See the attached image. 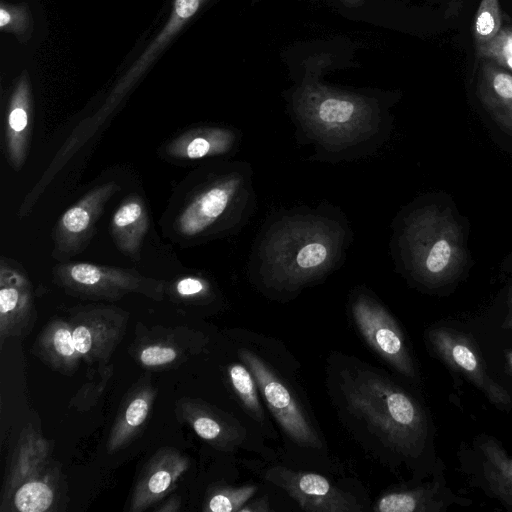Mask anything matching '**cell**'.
Returning a JSON list of instances; mask_svg holds the SVG:
<instances>
[{"mask_svg":"<svg viewBox=\"0 0 512 512\" xmlns=\"http://www.w3.org/2000/svg\"><path fill=\"white\" fill-rule=\"evenodd\" d=\"M506 359L512 371V350L506 352Z\"/></svg>","mask_w":512,"mask_h":512,"instance_id":"obj_37","label":"cell"},{"mask_svg":"<svg viewBox=\"0 0 512 512\" xmlns=\"http://www.w3.org/2000/svg\"><path fill=\"white\" fill-rule=\"evenodd\" d=\"M476 93L497 125L512 136V74L485 60L479 71Z\"/></svg>","mask_w":512,"mask_h":512,"instance_id":"obj_20","label":"cell"},{"mask_svg":"<svg viewBox=\"0 0 512 512\" xmlns=\"http://www.w3.org/2000/svg\"><path fill=\"white\" fill-rule=\"evenodd\" d=\"M352 315L370 347L398 372L413 378L412 358L402 331L390 313L376 300L362 294L352 303Z\"/></svg>","mask_w":512,"mask_h":512,"instance_id":"obj_11","label":"cell"},{"mask_svg":"<svg viewBox=\"0 0 512 512\" xmlns=\"http://www.w3.org/2000/svg\"><path fill=\"white\" fill-rule=\"evenodd\" d=\"M31 133L26 88L21 85L14 95L7 115L6 150L15 170L25 161Z\"/></svg>","mask_w":512,"mask_h":512,"instance_id":"obj_23","label":"cell"},{"mask_svg":"<svg viewBox=\"0 0 512 512\" xmlns=\"http://www.w3.org/2000/svg\"><path fill=\"white\" fill-rule=\"evenodd\" d=\"M266 478L285 490L305 511L358 512L362 510L352 495L334 486L319 474L276 466L266 472Z\"/></svg>","mask_w":512,"mask_h":512,"instance_id":"obj_13","label":"cell"},{"mask_svg":"<svg viewBox=\"0 0 512 512\" xmlns=\"http://www.w3.org/2000/svg\"><path fill=\"white\" fill-rule=\"evenodd\" d=\"M271 511L269 503L265 498H258L246 503L239 512H267Z\"/></svg>","mask_w":512,"mask_h":512,"instance_id":"obj_33","label":"cell"},{"mask_svg":"<svg viewBox=\"0 0 512 512\" xmlns=\"http://www.w3.org/2000/svg\"><path fill=\"white\" fill-rule=\"evenodd\" d=\"M33 286L22 270L5 259L0 268V349L6 340L24 339L36 322Z\"/></svg>","mask_w":512,"mask_h":512,"instance_id":"obj_14","label":"cell"},{"mask_svg":"<svg viewBox=\"0 0 512 512\" xmlns=\"http://www.w3.org/2000/svg\"><path fill=\"white\" fill-rule=\"evenodd\" d=\"M342 390L350 411L386 445L405 456L419 455L427 437V422L409 394L370 370L346 376Z\"/></svg>","mask_w":512,"mask_h":512,"instance_id":"obj_3","label":"cell"},{"mask_svg":"<svg viewBox=\"0 0 512 512\" xmlns=\"http://www.w3.org/2000/svg\"><path fill=\"white\" fill-rule=\"evenodd\" d=\"M252 172L242 163L222 173L199 190L176 219L182 236L195 237L224 225H233L253 204Z\"/></svg>","mask_w":512,"mask_h":512,"instance_id":"obj_6","label":"cell"},{"mask_svg":"<svg viewBox=\"0 0 512 512\" xmlns=\"http://www.w3.org/2000/svg\"><path fill=\"white\" fill-rule=\"evenodd\" d=\"M476 54L512 72V27H502L492 40L476 46Z\"/></svg>","mask_w":512,"mask_h":512,"instance_id":"obj_30","label":"cell"},{"mask_svg":"<svg viewBox=\"0 0 512 512\" xmlns=\"http://www.w3.org/2000/svg\"><path fill=\"white\" fill-rule=\"evenodd\" d=\"M172 296L181 302L203 303L212 297V289L205 279L195 276L183 277L171 286Z\"/></svg>","mask_w":512,"mask_h":512,"instance_id":"obj_31","label":"cell"},{"mask_svg":"<svg viewBox=\"0 0 512 512\" xmlns=\"http://www.w3.org/2000/svg\"><path fill=\"white\" fill-rule=\"evenodd\" d=\"M56 283L66 293L89 300L116 301L129 293H138L161 301L165 284L145 277L133 269L90 263L61 264L53 270Z\"/></svg>","mask_w":512,"mask_h":512,"instance_id":"obj_7","label":"cell"},{"mask_svg":"<svg viewBox=\"0 0 512 512\" xmlns=\"http://www.w3.org/2000/svg\"><path fill=\"white\" fill-rule=\"evenodd\" d=\"M148 224V213L142 199L138 195L127 198L111 219V234L119 250L138 258Z\"/></svg>","mask_w":512,"mask_h":512,"instance_id":"obj_22","label":"cell"},{"mask_svg":"<svg viewBox=\"0 0 512 512\" xmlns=\"http://www.w3.org/2000/svg\"><path fill=\"white\" fill-rule=\"evenodd\" d=\"M10 19H11L10 14L4 8H1L0 9V26L1 27L6 26L9 23Z\"/></svg>","mask_w":512,"mask_h":512,"instance_id":"obj_35","label":"cell"},{"mask_svg":"<svg viewBox=\"0 0 512 512\" xmlns=\"http://www.w3.org/2000/svg\"><path fill=\"white\" fill-rule=\"evenodd\" d=\"M501 28L502 13L499 0H481L472 24L475 46L492 40Z\"/></svg>","mask_w":512,"mask_h":512,"instance_id":"obj_28","label":"cell"},{"mask_svg":"<svg viewBox=\"0 0 512 512\" xmlns=\"http://www.w3.org/2000/svg\"><path fill=\"white\" fill-rule=\"evenodd\" d=\"M236 141V133L226 128H195L171 141L166 151L177 159L195 160L227 154Z\"/></svg>","mask_w":512,"mask_h":512,"instance_id":"obj_21","label":"cell"},{"mask_svg":"<svg viewBox=\"0 0 512 512\" xmlns=\"http://www.w3.org/2000/svg\"><path fill=\"white\" fill-rule=\"evenodd\" d=\"M256 491L257 487L254 485L239 487L216 486L209 490L204 502L203 511L239 512Z\"/></svg>","mask_w":512,"mask_h":512,"instance_id":"obj_27","label":"cell"},{"mask_svg":"<svg viewBox=\"0 0 512 512\" xmlns=\"http://www.w3.org/2000/svg\"><path fill=\"white\" fill-rule=\"evenodd\" d=\"M399 242L407 267L421 282L448 283L464 267L463 235L446 209L429 205L415 210L406 219Z\"/></svg>","mask_w":512,"mask_h":512,"instance_id":"obj_5","label":"cell"},{"mask_svg":"<svg viewBox=\"0 0 512 512\" xmlns=\"http://www.w3.org/2000/svg\"><path fill=\"white\" fill-rule=\"evenodd\" d=\"M157 395L149 374L126 393L109 432L106 449L116 453L130 445L143 431Z\"/></svg>","mask_w":512,"mask_h":512,"instance_id":"obj_17","label":"cell"},{"mask_svg":"<svg viewBox=\"0 0 512 512\" xmlns=\"http://www.w3.org/2000/svg\"><path fill=\"white\" fill-rule=\"evenodd\" d=\"M346 232L325 212H294L273 223L258 248L265 286L295 291L324 276L340 260Z\"/></svg>","mask_w":512,"mask_h":512,"instance_id":"obj_1","label":"cell"},{"mask_svg":"<svg viewBox=\"0 0 512 512\" xmlns=\"http://www.w3.org/2000/svg\"><path fill=\"white\" fill-rule=\"evenodd\" d=\"M484 475L495 494L512 506V458L493 439L480 445Z\"/></svg>","mask_w":512,"mask_h":512,"instance_id":"obj_24","label":"cell"},{"mask_svg":"<svg viewBox=\"0 0 512 512\" xmlns=\"http://www.w3.org/2000/svg\"><path fill=\"white\" fill-rule=\"evenodd\" d=\"M341 2L347 7L359 6L363 0H341Z\"/></svg>","mask_w":512,"mask_h":512,"instance_id":"obj_36","label":"cell"},{"mask_svg":"<svg viewBox=\"0 0 512 512\" xmlns=\"http://www.w3.org/2000/svg\"><path fill=\"white\" fill-rule=\"evenodd\" d=\"M191 465L190 459L175 447L159 448L145 463L133 486L129 512L152 509L176 488Z\"/></svg>","mask_w":512,"mask_h":512,"instance_id":"obj_15","label":"cell"},{"mask_svg":"<svg viewBox=\"0 0 512 512\" xmlns=\"http://www.w3.org/2000/svg\"><path fill=\"white\" fill-rule=\"evenodd\" d=\"M96 371L97 376L84 383L71 398L69 408L83 412L97 404L112 378L114 368L112 364H98Z\"/></svg>","mask_w":512,"mask_h":512,"instance_id":"obj_29","label":"cell"},{"mask_svg":"<svg viewBox=\"0 0 512 512\" xmlns=\"http://www.w3.org/2000/svg\"><path fill=\"white\" fill-rule=\"evenodd\" d=\"M428 338L436 354L468 378L490 402L503 407L511 405L507 390L489 376L481 354L469 336L441 327L430 330Z\"/></svg>","mask_w":512,"mask_h":512,"instance_id":"obj_12","label":"cell"},{"mask_svg":"<svg viewBox=\"0 0 512 512\" xmlns=\"http://www.w3.org/2000/svg\"><path fill=\"white\" fill-rule=\"evenodd\" d=\"M118 190L115 182L98 186L62 215L54 234L57 256L70 257L86 247L105 204Z\"/></svg>","mask_w":512,"mask_h":512,"instance_id":"obj_16","label":"cell"},{"mask_svg":"<svg viewBox=\"0 0 512 512\" xmlns=\"http://www.w3.org/2000/svg\"><path fill=\"white\" fill-rule=\"evenodd\" d=\"M207 342L204 333L187 326L138 323L128 353L148 371H166L200 354Z\"/></svg>","mask_w":512,"mask_h":512,"instance_id":"obj_8","label":"cell"},{"mask_svg":"<svg viewBox=\"0 0 512 512\" xmlns=\"http://www.w3.org/2000/svg\"><path fill=\"white\" fill-rule=\"evenodd\" d=\"M175 414L179 422L189 425L201 439L216 449L232 450L241 440L235 424L202 399L187 396L179 398Z\"/></svg>","mask_w":512,"mask_h":512,"instance_id":"obj_18","label":"cell"},{"mask_svg":"<svg viewBox=\"0 0 512 512\" xmlns=\"http://www.w3.org/2000/svg\"><path fill=\"white\" fill-rule=\"evenodd\" d=\"M238 355L253 374L269 410L288 437L300 446L321 448L317 432L283 380L254 352L242 348Z\"/></svg>","mask_w":512,"mask_h":512,"instance_id":"obj_10","label":"cell"},{"mask_svg":"<svg viewBox=\"0 0 512 512\" xmlns=\"http://www.w3.org/2000/svg\"><path fill=\"white\" fill-rule=\"evenodd\" d=\"M293 110L301 131L330 156L356 155L384 136L377 101L363 95L304 83L294 95Z\"/></svg>","mask_w":512,"mask_h":512,"instance_id":"obj_2","label":"cell"},{"mask_svg":"<svg viewBox=\"0 0 512 512\" xmlns=\"http://www.w3.org/2000/svg\"><path fill=\"white\" fill-rule=\"evenodd\" d=\"M181 506V497L177 494H172L155 505L152 510L154 512H179Z\"/></svg>","mask_w":512,"mask_h":512,"instance_id":"obj_32","label":"cell"},{"mask_svg":"<svg viewBox=\"0 0 512 512\" xmlns=\"http://www.w3.org/2000/svg\"><path fill=\"white\" fill-rule=\"evenodd\" d=\"M31 353L62 375L72 376L82 360L68 319L52 318L37 335Z\"/></svg>","mask_w":512,"mask_h":512,"instance_id":"obj_19","label":"cell"},{"mask_svg":"<svg viewBox=\"0 0 512 512\" xmlns=\"http://www.w3.org/2000/svg\"><path fill=\"white\" fill-rule=\"evenodd\" d=\"M227 371L230 384L245 409L255 420L262 421L264 415L258 396L259 388L249 368L244 363H233Z\"/></svg>","mask_w":512,"mask_h":512,"instance_id":"obj_26","label":"cell"},{"mask_svg":"<svg viewBox=\"0 0 512 512\" xmlns=\"http://www.w3.org/2000/svg\"><path fill=\"white\" fill-rule=\"evenodd\" d=\"M508 305H509V313H508V316L506 318L505 327L509 328V329H512V290H511L510 295H509Z\"/></svg>","mask_w":512,"mask_h":512,"instance_id":"obj_34","label":"cell"},{"mask_svg":"<svg viewBox=\"0 0 512 512\" xmlns=\"http://www.w3.org/2000/svg\"><path fill=\"white\" fill-rule=\"evenodd\" d=\"M444 502L437 499V488L419 487L392 491L380 497L374 507L378 512H432L443 509Z\"/></svg>","mask_w":512,"mask_h":512,"instance_id":"obj_25","label":"cell"},{"mask_svg":"<svg viewBox=\"0 0 512 512\" xmlns=\"http://www.w3.org/2000/svg\"><path fill=\"white\" fill-rule=\"evenodd\" d=\"M68 321L82 360L107 364L125 335L129 313L116 306L93 304L72 309Z\"/></svg>","mask_w":512,"mask_h":512,"instance_id":"obj_9","label":"cell"},{"mask_svg":"<svg viewBox=\"0 0 512 512\" xmlns=\"http://www.w3.org/2000/svg\"><path fill=\"white\" fill-rule=\"evenodd\" d=\"M67 485L48 439L32 424L20 432L5 473L1 512H51L65 504Z\"/></svg>","mask_w":512,"mask_h":512,"instance_id":"obj_4","label":"cell"}]
</instances>
